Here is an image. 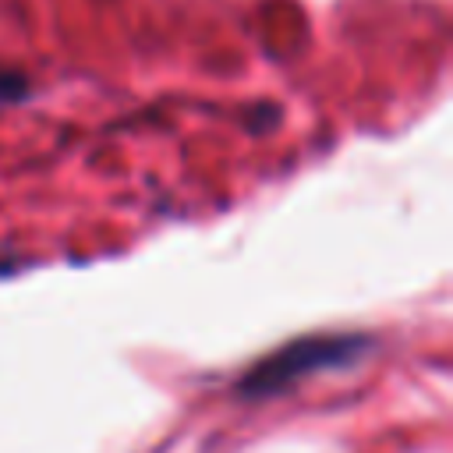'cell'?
Wrapping results in <instances>:
<instances>
[{"instance_id": "cell-1", "label": "cell", "mask_w": 453, "mask_h": 453, "mask_svg": "<svg viewBox=\"0 0 453 453\" xmlns=\"http://www.w3.org/2000/svg\"><path fill=\"white\" fill-rule=\"evenodd\" d=\"M368 350V336L361 333H315V336H297L287 347L273 350L269 357H262L258 365H251L241 382L237 393L248 400H265V396H280L283 389L297 386L301 379L315 375V372H329V368H343L361 361Z\"/></svg>"}]
</instances>
